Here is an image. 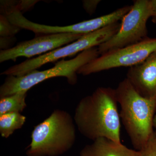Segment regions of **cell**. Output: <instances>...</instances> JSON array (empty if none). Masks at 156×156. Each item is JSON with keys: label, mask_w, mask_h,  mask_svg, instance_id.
Segmentation results:
<instances>
[{"label": "cell", "mask_w": 156, "mask_h": 156, "mask_svg": "<svg viewBox=\"0 0 156 156\" xmlns=\"http://www.w3.org/2000/svg\"><path fill=\"white\" fill-rule=\"evenodd\" d=\"M115 89L99 87L82 98L74 120L82 135L94 140L105 137L121 142V119Z\"/></svg>", "instance_id": "1"}, {"label": "cell", "mask_w": 156, "mask_h": 156, "mask_svg": "<svg viewBox=\"0 0 156 156\" xmlns=\"http://www.w3.org/2000/svg\"><path fill=\"white\" fill-rule=\"evenodd\" d=\"M121 107V122L135 150L140 151L153 134L156 98H147L140 95L127 78L115 89Z\"/></svg>", "instance_id": "2"}, {"label": "cell", "mask_w": 156, "mask_h": 156, "mask_svg": "<svg viewBox=\"0 0 156 156\" xmlns=\"http://www.w3.org/2000/svg\"><path fill=\"white\" fill-rule=\"evenodd\" d=\"M27 156H59L69 150L76 140L74 120L69 113L55 110L34 128Z\"/></svg>", "instance_id": "3"}, {"label": "cell", "mask_w": 156, "mask_h": 156, "mask_svg": "<svg viewBox=\"0 0 156 156\" xmlns=\"http://www.w3.org/2000/svg\"><path fill=\"white\" fill-rule=\"evenodd\" d=\"M100 56L98 48L81 52L69 60L58 61L53 67L43 71H33L21 76H8L0 87V97H6L20 92H27L43 81L57 77H64L68 83L74 85L77 82L78 70Z\"/></svg>", "instance_id": "4"}, {"label": "cell", "mask_w": 156, "mask_h": 156, "mask_svg": "<svg viewBox=\"0 0 156 156\" xmlns=\"http://www.w3.org/2000/svg\"><path fill=\"white\" fill-rule=\"evenodd\" d=\"M120 25L119 22H117L95 31L83 35L75 41L66 46L13 66L4 71L1 75L21 76L49 62L57 61L90 48L98 47L114 36L119 30Z\"/></svg>", "instance_id": "5"}, {"label": "cell", "mask_w": 156, "mask_h": 156, "mask_svg": "<svg viewBox=\"0 0 156 156\" xmlns=\"http://www.w3.org/2000/svg\"><path fill=\"white\" fill-rule=\"evenodd\" d=\"M151 16L150 0L134 1L131 10L121 20L118 32L98 46L99 55L134 44L147 38V23Z\"/></svg>", "instance_id": "6"}, {"label": "cell", "mask_w": 156, "mask_h": 156, "mask_svg": "<svg viewBox=\"0 0 156 156\" xmlns=\"http://www.w3.org/2000/svg\"><path fill=\"white\" fill-rule=\"evenodd\" d=\"M156 51V38H147L125 48L110 50L88 62L77 73L87 76L120 67H131L144 61Z\"/></svg>", "instance_id": "7"}, {"label": "cell", "mask_w": 156, "mask_h": 156, "mask_svg": "<svg viewBox=\"0 0 156 156\" xmlns=\"http://www.w3.org/2000/svg\"><path fill=\"white\" fill-rule=\"evenodd\" d=\"M83 35L72 34L40 35L32 40L20 42L15 47L1 50L0 62L10 60L15 62L18 57L30 58L41 55L75 41Z\"/></svg>", "instance_id": "8"}, {"label": "cell", "mask_w": 156, "mask_h": 156, "mask_svg": "<svg viewBox=\"0 0 156 156\" xmlns=\"http://www.w3.org/2000/svg\"><path fill=\"white\" fill-rule=\"evenodd\" d=\"M126 76L140 95L156 98V51L144 61L129 68Z\"/></svg>", "instance_id": "9"}, {"label": "cell", "mask_w": 156, "mask_h": 156, "mask_svg": "<svg viewBox=\"0 0 156 156\" xmlns=\"http://www.w3.org/2000/svg\"><path fill=\"white\" fill-rule=\"evenodd\" d=\"M80 156H141L140 151L131 149L121 142L99 137L91 144L85 146Z\"/></svg>", "instance_id": "10"}, {"label": "cell", "mask_w": 156, "mask_h": 156, "mask_svg": "<svg viewBox=\"0 0 156 156\" xmlns=\"http://www.w3.org/2000/svg\"><path fill=\"white\" fill-rule=\"evenodd\" d=\"M26 117L18 112H11L0 115V133L4 138H8L14 131L24 125Z\"/></svg>", "instance_id": "11"}, {"label": "cell", "mask_w": 156, "mask_h": 156, "mask_svg": "<svg viewBox=\"0 0 156 156\" xmlns=\"http://www.w3.org/2000/svg\"><path fill=\"white\" fill-rule=\"evenodd\" d=\"M27 92H17L0 99V115L11 112H22L26 108Z\"/></svg>", "instance_id": "12"}, {"label": "cell", "mask_w": 156, "mask_h": 156, "mask_svg": "<svg viewBox=\"0 0 156 156\" xmlns=\"http://www.w3.org/2000/svg\"><path fill=\"white\" fill-rule=\"evenodd\" d=\"M17 26L11 23L9 20L3 14L0 15V36L1 48L5 50L6 46L13 41L15 35L21 30Z\"/></svg>", "instance_id": "13"}, {"label": "cell", "mask_w": 156, "mask_h": 156, "mask_svg": "<svg viewBox=\"0 0 156 156\" xmlns=\"http://www.w3.org/2000/svg\"><path fill=\"white\" fill-rule=\"evenodd\" d=\"M141 156H156V132H154L141 151Z\"/></svg>", "instance_id": "14"}, {"label": "cell", "mask_w": 156, "mask_h": 156, "mask_svg": "<svg viewBox=\"0 0 156 156\" xmlns=\"http://www.w3.org/2000/svg\"><path fill=\"white\" fill-rule=\"evenodd\" d=\"M101 2L98 0L94 1H83V5L85 10L89 14H92L95 12L98 4Z\"/></svg>", "instance_id": "15"}, {"label": "cell", "mask_w": 156, "mask_h": 156, "mask_svg": "<svg viewBox=\"0 0 156 156\" xmlns=\"http://www.w3.org/2000/svg\"><path fill=\"white\" fill-rule=\"evenodd\" d=\"M152 21L156 23V0H150Z\"/></svg>", "instance_id": "16"}, {"label": "cell", "mask_w": 156, "mask_h": 156, "mask_svg": "<svg viewBox=\"0 0 156 156\" xmlns=\"http://www.w3.org/2000/svg\"><path fill=\"white\" fill-rule=\"evenodd\" d=\"M153 125L154 127L156 128V115H155L154 118Z\"/></svg>", "instance_id": "17"}]
</instances>
